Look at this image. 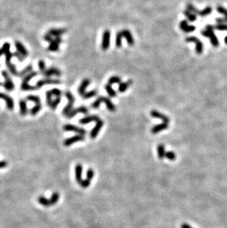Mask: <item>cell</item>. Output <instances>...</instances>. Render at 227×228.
Masks as SVG:
<instances>
[{"label": "cell", "instance_id": "6da1fadb", "mask_svg": "<svg viewBox=\"0 0 227 228\" xmlns=\"http://www.w3.org/2000/svg\"><path fill=\"white\" fill-rule=\"evenodd\" d=\"M125 38L126 39L127 43H128V45L133 46L134 44V39L132 36V33L130 32V30H127V29H124V30H121V31L118 32L117 33L116 36V47L117 48H120L122 47V39L123 38Z\"/></svg>", "mask_w": 227, "mask_h": 228}, {"label": "cell", "instance_id": "7a4b0ae2", "mask_svg": "<svg viewBox=\"0 0 227 228\" xmlns=\"http://www.w3.org/2000/svg\"><path fill=\"white\" fill-rule=\"evenodd\" d=\"M201 35L206 38H209L212 45L214 47H218L219 46V42L214 32V27L210 25H208L205 29L201 31Z\"/></svg>", "mask_w": 227, "mask_h": 228}, {"label": "cell", "instance_id": "3957f363", "mask_svg": "<svg viewBox=\"0 0 227 228\" xmlns=\"http://www.w3.org/2000/svg\"><path fill=\"white\" fill-rule=\"evenodd\" d=\"M102 103L106 104L107 109L111 112H114L116 111V106H114V104L111 102V100L108 97H105V96H100V97L96 99L92 104V107L93 109H98Z\"/></svg>", "mask_w": 227, "mask_h": 228}, {"label": "cell", "instance_id": "277c9868", "mask_svg": "<svg viewBox=\"0 0 227 228\" xmlns=\"http://www.w3.org/2000/svg\"><path fill=\"white\" fill-rule=\"evenodd\" d=\"M59 200V193L58 192H54L52 194V196L50 199H46V197L41 196L38 199V202L42 206L48 207H51L52 205H56L57 202Z\"/></svg>", "mask_w": 227, "mask_h": 228}, {"label": "cell", "instance_id": "5b68a950", "mask_svg": "<svg viewBox=\"0 0 227 228\" xmlns=\"http://www.w3.org/2000/svg\"><path fill=\"white\" fill-rule=\"evenodd\" d=\"M38 73L36 72L32 71L29 74L26 75L25 76L23 77V80H22V84H21V89L23 91H31V90H36L37 89L36 87H32L29 84V82L36 76H37Z\"/></svg>", "mask_w": 227, "mask_h": 228}, {"label": "cell", "instance_id": "8992f818", "mask_svg": "<svg viewBox=\"0 0 227 228\" xmlns=\"http://www.w3.org/2000/svg\"><path fill=\"white\" fill-rule=\"evenodd\" d=\"M1 74L2 75V77L4 78L5 81L2 83V85L4 86V88L5 90H7L8 92H12L15 90V84L13 83V80H12L11 77L10 76L9 73H8V71L6 70H2L1 72Z\"/></svg>", "mask_w": 227, "mask_h": 228}, {"label": "cell", "instance_id": "52a82bcc", "mask_svg": "<svg viewBox=\"0 0 227 228\" xmlns=\"http://www.w3.org/2000/svg\"><path fill=\"white\" fill-rule=\"evenodd\" d=\"M64 95L67 98V100H68V104L63 108L62 113H63V115L66 116L73 109L74 103H75V97H74L73 95L70 92H66Z\"/></svg>", "mask_w": 227, "mask_h": 228}, {"label": "cell", "instance_id": "ba28073f", "mask_svg": "<svg viewBox=\"0 0 227 228\" xmlns=\"http://www.w3.org/2000/svg\"><path fill=\"white\" fill-rule=\"evenodd\" d=\"M186 42H192L195 44V51L196 53L201 55L204 51V44L201 42L198 38L195 36H189L186 39Z\"/></svg>", "mask_w": 227, "mask_h": 228}, {"label": "cell", "instance_id": "9c48e42d", "mask_svg": "<svg viewBox=\"0 0 227 228\" xmlns=\"http://www.w3.org/2000/svg\"><path fill=\"white\" fill-rule=\"evenodd\" d=\"M110 43H111V32H110V30H106L103 33L101 49L103 51L107 50L110 47Z\"/></svg>", "mask_w": 227, "mask_h": 228}, {"label": "cell", "instance_id": "30bf717a", "mask_svg": "<svg viewBox=\"0 0 227 228\" xmlns=\"http://www.w3.org/2000/svg\"><path fill=\"white\" fill-rule=\"evenodd\" d=\"M0 99L5 101L6 104V107L8 110L12 111L14 109V100L11 96L5 93V92H0Z\"/></svg>", "mask_w": 227, "mask_h": 228}, {"label": "cell", "instance_id": "8fae6325", "mask_svg": "<svg viewBox=\"0 0 227 228\" xmlns=\"http://www.w3.org/2000/svg\"><path fill=\"white\" fill-rule=\"evenodd\" d=\"M80 113L84 114H87L88 113H89V109H88L86 106H80V107L76 108V109H72V110L67 114L66 117H67V118H69V119H71V118L75 117L77 114H80Z\"/></svg>", "mask_w": 227, "mask_h": 228}, {"label": "cell", "instance_id": "7c38bea8", "mask_svg": "<svg viewBox=\"0 0 227 228\" xmlns=\"http://www.w3.org/2000/svg\"><path fill=\"white\" fill-rule=\"evenodd\" d=\"M61 83V81L59 80L56 79H51V78H45V79H41L39 80L37 82L36 85V88L37 90L41 89L43 86L44 85H50V84H59Z\"/></svg>", "mask_w": 227, "mask_h": 228}, {"label": "cell", "instance_id": "4fadbf2b", "mask_svg": "<svg viewBox=\"0 0 227 228\" xmlns=\"http://www.w3.org/2000/svg\"><path fill=\"white\" fill-rule=\"evenodd\" d=\"M63 130L65 131H73V132L77 133L80 135H85L86 134V131L84 128H79L76 126H74L72 124H66L63 126Z\"/></svg>", "mask_w": 227, "mask_h": 228}, {"label": "cell", "instance_id": "5bb4252c", "mask_svg": "<svg viewBox=\"0 0 227 228\" xmlns=\"http://www.w3.org/2000/svg\"><path fill=\"white\" fill-rule=\"evenodd\" d=\"M103 125H104V122H103V121H102V120H100V119L98 120L97 122H96V124H95V126H94V127L93 128V129L91 131V132H90L91 138L94 139L97 138L98 134H99L100 131V129L102 128Z\"/></svg>", "mask_w": 227, "mask_h": 228}, {"label": "cell", "instance_id": "9a60e30c", "mask_svg": "<svg viewBox=\"0 0 227 228\" xmlns=\"http://www.w3.org/2000/svg\"><path fill=\"white\" fill-rule=\"evenodd\" d=\"M14 44L15 49H16L15 52L19 53L21 56H23L24 58H26L28 56V51H27V49H26L25 45H24L22 42H19V41H15Z\"/></svg>", "mask_w": 227, "mask_h": 228}, {"label": "cell", "instance_id": "2e32d148", "mask_svg": "<svg viewBox=\"0 0 227 228\" xmlns=\"http://www.w3.org/2000/svg\"><path fill=\"white\" fill-rule=\"evenodd\" d=\"M85 140V137L84 135H75V136L72 137V138H69L66 140H64L63 142V144H64L65 146H69V145H72V144L77 143V142H80V141H83Z\"/></svg>", "mask_w": 227, "mask_h": 228}, {"label": "cell", "instance_id": "e0dca14e", "mask_svg": "<svg viewBox=\"0 0 227 228\" xmlns=\"http://www.w3.org/2000/svg\"><path fill=\"white\" fill-rule=\"evenodd\" d=\"M43 75H44L46 78H49L52 76H54V75L55 76L59 77V76H61V70H60L59 69H58V68L54 67V66H52V67H49V69H46L45 70V72L43 73Z\"/></svg>", "mask_w": 227, "mask_h": 228}, {"label": "cell", "instance_id": "ac0fdd59", "mask_svg": "<svg viewBox=\"0 0 227 228\" xmlns=\"http://www.w3.org/2000/svg\"><path fill=\"white\" fill-rule=\"evenodd\" d=\"M179 27L181 30L185 32H192L195 30V27L194 25H189L188 22L186 20H183L180 22Z\"/></svg>", "mask_w": 227, "mask_h": 228}, {"label": "cell", "instance_id": "d6986e66", "mask_svg": "<svg viewBox=\"0 0 227 228\" xmlns=\"http://www.w3.org/2000/svg\"><path fill=\"white\" fill-rule=\"evenodd\" d=\"M89 84H90V80H89V79H88V78H85V79L82 80L81 83H80L78 89H77V92H78V93L80 94V95L81 97L86 92V90Z\"/></svg>", "mask_w": 227, "mask_h": 228}, {"label": "cell", "instance_id": "ffe728a7", "mask_svg": "<svg viewBox=\"0 0 227 228\" xmlns=\"http://www.w3.org/2000/svg\"><path fill=\"white\" fill-rule=\"evenodd\" d=\"M66 32V30L64 28H51L50 30H48L47 33H49L53 38H55L61 36Z\"/></svg>", "mask_w": 227, "mask_h": 228}, {"label": "cell", "instance_id": "44dd1931", "mask_svg": "<svg viewBox=\"0 0 227 228\" xmlns=\"http://www.w3.org/2000/svg\"><path fill=\"white\" fill-rule=\"evenodd\" d=\"M151 115L154 118H158V119L161 120L164 123H168L170 122V119L168 116L164 115V114H161L160 113L159 111H156V110H152L151 111Z\"/></svg>", "mask_w": 227, "mask_h": 228}, {"label": "cell", "instance_id": "7402d4cb", "mask_svg": "<svg viewBox=\"0 0 227 228\" xmlns=\"http://www.w3.org/2000/svg\"><path fill=\"white\" fill-rule=\"evenodd\" d=\"M168 126H169V123L164 122L161 123V124L156 125V126H154V127L151 128V133L154 134H157L160 132V131H162L164 130L167 129L168 128Z\"/></svg>", "mask_w": 227, "mask_h": 228}, {"label": "cell", "instance_id": "603a6c76", "mask_svg": "<svg viewBox=\"0 0 227 228\" xmlns=\"http://www.w3.org/2000/svg\"><path fill=\"white\" fill-rule=\"evenodd\" d=\"M98 120H100L99 116L97 115H90V116H86L85 117H83L79 121V123L82 125L88 124V123L93 122V121H95L97 122Z\"/></svg>", "mask_w": 227, "mask_h": 228}, {"label": "cell", "instance_id": "cb8c5ba5", "mask_svg": "<svg viewBox=\"0 0 227 228\" xmlns=\"http://www.w3.org/2000/svg\"><path fill=\"white\" fill-rule=\"evenodd\" d=\"M19 112L22 116L27 115V112H28V109H27V102L24 99H21L19 101Z\"/></svg>", "mask_w": 227, "mask_h": 228}, {"label": "cell", "instance_id": "d4e9b609", "mask_svg": "<svg viewBox=\"0 0 227 228\" xmlns=\"http://www.w3.org/2000/svg\"><path fill=\"white\" fill-rule=\"evenodd\" d=\"M82 172L83 167L81 164H77L75 167V178L77 183H80L82 181Z\"/></svg>", "mask_w": 227, "mask_h": 228}, {"label": "cell", "instance_id": "484cf974", "mask_svg": "<svg viewBox=\"0 0 227 228\" xmlns=\"http://www.w3.org/2000/svg\"><path fill=\"white\" fill-rule=\"evenodd\" d=\"M132 81L131 80H129L128 81L126 82H121V83L119 84V87H118V90L120 92H125V91L128 89V87H130V85H132Z\"/></svg>", "mask_w": 227, "mask_h": 228}, {"label": "cell", "instance_id": "4316f807", "mask_svg": "<svg viewBox=\"0 0 227 228\" xmlns=\"http://www.w3.org/2000/svg\"><path fill=\"white\" fill-rule=\"evenodd\" d=\"M48 50L51 52H57L59 50V44L56 42V39H53V40L49 43V47H48Z\"/></svg>", "mask_w": 227, "mask_h": 228}, {"label": "cell", "instance_id": "83f0119b", "mask_svg": "<svg viewBox=\"0 0 227 228\" xmlns=\"http://www.w3.org/2000/svg\"><path fill=\"white\" fill-rule=\"evenodd\" d=\"M26 100L28 101H31V102H33L34 104H35V105H37V104H41L40 97L38 95H30L27 96Z\"/></svg>", "mask_w": 227, "mask_h": 228}, {"label": "cell", "instance_id": "f1b7e54d", "mask_svg": "<svg viewBox=\"0 0 227 228\" xmlns=\"http://www.w3.org/2000/svg\"><path fill=\"white\" fill-rule=\"evenodd\" d=\"M184 15L187 17V19L189 20L190 22H195L197 20V16L195 14V13H191L190 11H187V10H185V11H184L183 12Z\"/></svg>", "mask_w": 227, "mask_h": 228}, {"label": "cell", "instance_id": "f546056e", "mask_svg": "<svg viewBox=\"0 0 227 228\" xmlns=\"http://www.w3.org/2000/svg\"><path fill=\"white\" fill-rule=\"evenodd\" d=\"M122 82V79L120 77L117 76V75H114L111 76L108 80V84L112 85V84H116V83H119L120 84Z\"/></svg>", "mask_w": 227, "mask_h": 228}, {"label": "cell", "instance_id": "4dcf8cb0", "mask_svg": "<svg viewBox=\"0 0 227 228\" xmlns=\"http://www.w3.org/2000/svg\"><path fill=\"white\" fill-rule=\"evenodd\" d=\"M10 50V44L9 42H5L2 45V47L0 48V57L2 56H5L7 52Z\"/></svg>", "mask_w": 227, "mask_h": 228}, {"label": "cell", "instance_id": "1f68e13d", "mask_svg": "<svg viewBox=\"0 0 227 228\" xmlns=\"http://www.w3.org/2000/svg\"><path fill=\"white\" fill-rule=\"evenodd\" d=\"M157 152H158V157L160 159H162L165 157V150H164V145L163 144H160L158 145L157 148Z\"/></svg>", "mask_w": 227, "mask_h": 228}, {"label": "cell", "instance_id": "d6a6232c", "mask_svg": "<svg viewBox=\"0 0 227 228\" xmlns=\"http://www.w3.org/2000/svg\"><path fill=\"white\" fill-rule=\"evenodd\" d=\"M32 71V66L31 64L28 65L27 66H26L25 69H23L22 71L19 73V77H24L26 75L29 74Z\"/></svg>", "mask_w": 227, "mask_h": 228}, {"label": "cell", "instance_id": "836d02e7", "mask_svg": "<svg viewBox=\"0 0 227 228\" xmlns=\"http://www.w3.org/2000/svg\"><path fill=\"white\" fill-rule=\"evenodd\" d=\"M105 89H106V91L107 92V93L108 94V95H109L110 97H116L117 96L116 91L114 90L112 87H111V85H109V84L106 85Z\"/></svg>", "mask_w": 227, "mask_h": 228}, {"label": "cell", "instance_id": "e575fe53", "mask_svg": "<svg viewBox=\"0 0 227 228\" xmlns=\"http://www.w3.org/2000/svg\"><path fill=\"white\" fill-rule=\"evenodd\" d=\"M212 9L211 7L207 6L206 8H204V10H202V11H199L198 15H199V16H202V17H204V16H208V15L210 14V13H212Z\"/></svg>", "mask_w": 227, "mask_h": 228}, {"label": "cell", "instance_id": "d590c367", "mask_svg": "<svg viewBox=\"0 0 227 228\" xmlns=\"http://www.w3.org/2000/svg\"><path fill=\"white\" fill-rule=\"evenodd\" d=\"M42 109V106H41V104H37V105H35L31 109V110L30 111V114L32 116H35Z\"/></svg>", "mask_w": 227, "mask_h": 228}, {"label": "cell", "instance_id": "8d00e7d4", "mask_svg": "<svg viewBox=\"0 0 227 228\" xmlns=\"http://www.w3.org/2000/svg\"><path fill=\"white\" fill-rule=\"evenodd\" d=\"M61 101V97H56V98L53 99V101H52V104L49 107H50L52 109H53V110H55V109H57V107H58V106L60 104Z\"/></svg>", "mask_w": 227, "mask_h": 228}, {"label": "cell", "instance_id": "74e56055", "mask_svg": "<svg viewBox=\"0 0 227 228\" xmlns=\"http://www.w3.org/2000/svg\"><path fill=\"white\" fill-rule=\"evenodd\" d=\"M97 92L96 90L89 91V92H86V93L82 96V97H83V98H84V99L92 98V97H94V96L97 95Z\"/></svg>", "mask_w": 227, "mask_h": 228}, {"label": "cell", "instance_id": "f35d334b", "mask_svg": "<svg viewBox=\"0 0 227 228\" xmlns=\"http://www.w3.org/2000/svg\"><path fill=\"white\" fill-rule=\"evenodd\" d=\"M53 94H52L50 90H47L46 92V104H47L48 106H50L52 101H53Z\"/></svg>", "mask_w": 227, "mask_h": 228}, {"label": "cell", "instance_id": "ab89813d", "mask_svg": "<svg viewBox=\"0 0 227 228\" xmlns=\"http://www.w3.org/2000/svg\"><path fill=\"white\" fill-rule=\"evenodd\" d=\"M5 64H6V66H8V64H10V63H12L11 60H12V58L13 57V53L10 52V50L8 51V52H7L5 54Z\"/></svg>", "mask_w": 227, "mask_h": 228}, {"label": "cell", "instance_id": "60d3db41", "mask_svg": "<svg viewBox=\"0 0 227 228\" xmlns=\"http://www.w3.org/2000/svg\"><path fill=\"white\" fill-rule=\"evenodd\" d=\"M187 11H190L191 13H195V15H198L199 11L197 9V8H195V7L193 5H192V4H187Z\"/></svg>", "mask_w": 227, "mask_h": 228}, {"label": "cell", "instance_id": "b9f144b4", "mask_svg": "<svg viewBox=\"0 0 227 228\" xmlns=\"http://www.w3.org/2000/svg\"><path fill=\"white\" fill-rule=\"evenodd\" d=\"M214 28L220 31H227V24H217Z\"/></svg>", "mask_w": 227, "mask_h": 228}, {"label": "cell", "instance_id": "7bdbcfd3", "mask_svg": "<svg viewBox=\"0 0 227 228\" xmlns=\"http://www.w3.org/2000/svg\"><path fill=\"white\" fill-rule=\"evenodd\" d=\"M165 157L169 159V160H171V161H174L175 158H176V155H175V154L173 151H167L166 153H165Z\"/></svg>", "mask_w": 227, "mask_h": 228}, {"label": "cell", "instance_id": "ee69618b", "mask_svg": "<svg viewBox=\"0 0 227 228\" xmlns=\"http://www.w3.org/2000/svg\"><path fill=\"white\" fill-rule=\"evenodd\" d=\"M217 11L219 13H221L224 16V18L226 19H227V9H226L225 8L222 7L221 5H218L217 7Z\"/></svg>", "mask_w": 227, "mask_h": 228}, {"label": "cell", "instance_id": "f6af8a7d", "mask_svg": "<svg viewBox=\"0 0 227 228\" xmlns=\"http://www.w3.org/2000/svg\"><path fill=\"white\" fill-rule=\"evenodd\" d=\"M38 66H39V70H40V72L41 73H44V72H45V70H46V64H45V62H44L43 60H40V61H39V64H38Z\"/></svg>", "mask_w": 227, "mask_h": 228}, {"label": "cell", "instance_id": "bcb514c9", "mask_svg": "<svg viewBox=\"0 0 227 228\" xmlns=\"http://www.w3.org/2000/svg\"><path fill=\"white\" fill-rule=\"evenodd\" d=\"M50 91H51L52 94H53V95L55 96L56 97H61L62 92L60 90H58V89H57V88H55V89H53V90H51Z\"/></svg>", "mask_w": 227, "mask_h": 228}, {"label": "cell", "instance_id": "7dc6e473", "mask_svg": "<svg viewBox=\"0 0 227 228\" xmlns=\"http://www.w3.org/2000/svg\"><path fill=\"white\" fill-rule=\"evenodd\" d=\"M79 184H80V185L81 186L82 188H88V187H89V185H90V184H91V180H89V179H84V180H83V179H82V181L80 182L79 183Z\"/></svg>", "mask_w": 227, "mask_h": 228}, {"label": "cell", "instance_id": "c3c4849f", "mask_svg": "<svg viewBox=\"0 0 227 228\" xmlns=\"http://www.w3.org/2000/svg\"><path fill=\"white\" fill-rule=\"evenodd\" d=\"M93 176H94V171H93V169L92 168L88 169L87 174H86V179L92 181V179H93Z\"/></svg>", "mask_w": 227, "mask_h": 228}, {"label": "cell", "instance_id": "681fc988", "mask_svg": "<svg viewBox=\"0 0 227 228\" xmlns=\"http://www.w3.org/2000/svg\"><path fill=\"white\" fill-rule=\"evenodd\" d=\"M53 39H54V38L52 36L49 35V33H47V32H46L45 35L44 36V39L46 41V42L50 43L52 42V41L53 40Z\"/></svg>", "mask_w": 227, "mask_h": 228}, {"label": "cell", "instance_id": "f907efd6", "mask_svg": "<svg viewBox=\"0 0 227 228\" xmlns=\"http://www.w3.org/2000/svg\"><path fill=\"white\" fill-rule=\"evenodd\" d=\"M13 56H14V57L17 58V59H18L19 61H23L25 59V58H24L23 56H21L19 53H18L17 52H15L14 53H13Z\"/></svg>", "mask_w": 227, "mask_h": 228}, {"label": "cell", "instance_id": "816d5d0a", "mask_svg": "<svg viewBox=\"0 0 227 228\" xmlns=\"http://www.w3.org/2000/svg\"><path fill=\"white\" fill-rule=\"evenodd\" d=\"M216 22L217 24H226L227 23V19H225L224 17L223 18H218L216 19Z\"/></svg>", "mask_w": 227, "mask_h": 228}, {"label": "cell", "instance_id": "f5cc1de1", "mask_svg": "<svg viewBox=\"0 0 227 228\" xmlns=\"http://www.w3.org/2000/svg\"><path fill=\"white\" fill-rule=\"evenodd\" d=\"M8 165V162L5 160L0 161V169H2L6 168Z\"/></svg>", "mask_w": 227, "mask_h": 228}, {"label": "cell", "instance_id": "db71d44e", "mask_svg": "<svg viewBox=\"0 0 227 228\" xmlns=\"http://www.w3.org/2000/svg\"><path fill=\"white\" fill-rule=\"evenodd\" d=\"M181 228H192L191 226L189 225V224H186V223H184V224H181Z\"/></svg>", "mask_w": 227, "mask_h": 228}, {"label": "cell", "instance_id": "11a10c76", "mask_svg": "<svg viewBox=\"0 0 227 228\" xmlns=\"http://www.w3.org/2000/svg\"><path fill=\"white\" fill-rule=\"evenodd\" d=\"M224 43H225V44H227V36H226V37L224 38Z\"/></svg>", "mask_w": 227, "mask_h": 228}, {"label": "cell", "instance_id": "9f6ffc18", "mask_svg": "<svg viewBox=\"0 0 227 228\" xmlns=\"http://www.w3.org/2000/svg\"><path fill=\"white\" fill-rule=\"evenodd\" d=\"M2 84V82H1V81H0V86H1Z\"/></svg>", "mask_w": 227, "mask_h": 228}]
</instances>
